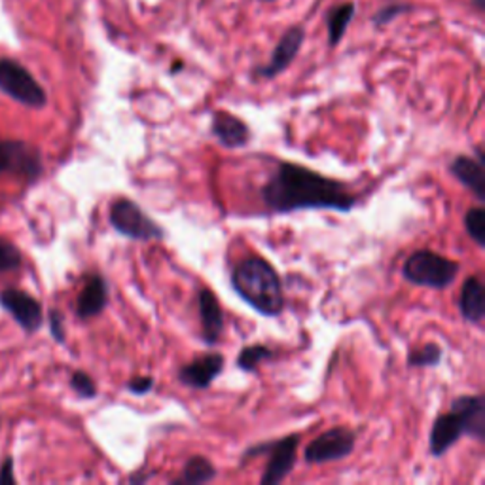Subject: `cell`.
Returning a JSON list of instances; mask_svg holds the SVG:
<instances>
[{
    "mask_svg": "<svg viewBox=\"0 0 485 485\" xmlns=\"http://www.w3.org/2000/svg\"><path fill=\"white\" fill-rule=\"evenodd\" d=\"M260 193L267 211L275 214L305 209L349 212L356 205V195L344 183L298 164H281Z\"/></svg>",
    "mask_w": 485,
    "mask_h": 485,
    "instance_id": "1",
    "label": "cell"
},
{
    "mask_svg": "<svg viewBox=\"0 0 485 485\" xmlns=\"http://www.w3.org/2000/svg\"><path fill=\"white\" fill-rule=\"evenodd\" d=\"M231 289L250 308L264 317L275 319L284 311V291L277 269L262 256L239 262L231 274Z\"/></svg>",
    "mask_w": 485,
    "mask_h": 485,
    "instance_id": "2",
    "label": "cell"
},
{
    "mask_svg": "<svg viewBox=\"0 0 485 485\" xmlns=\"http://www.w3.org/2000/svg\"><path fill=\"white\" fill-rule=\"evenodd\" d=\"M459 269L461 265L457 262L423 248L416 250V253H411L406 258L402 265V275L408 283L416 286L444 291L455 283Z\"/></svg>",
    "mask_w": 485,
    "mask_h": 485,
    "instance_id": "3",
    "label": "cell"
},
{
    "mask_svg": "<svg viewBox=\"0 0 485 485\" xmlns=\"http://www.w3.org/2000/svg\"><path fill=\"white\" fill-rule=\"evenodd\" d=\"M109 219L112 228L128 239L142 243L166 239V229L128 197H120L112 203Z\"/></svg>",
    "mask_w": 485,
    "mask_h": 485,
    "instance_id": "4",
    "label": "cell"
},
{
    "mask_svg": "<svg viewBox=\"0 0 485 485\" xmlns=\"http://www.w3.org/2000/svg\"><path fill=\"white\" fill-rule=\"evenodd\" d=\"M298 445H300V436L291 435L284 436L281 440L265 442L253 445L243 454V463L250 461L256 455H267V466L260 478L262 485H277L281 483L286 476H289L294 469L296 459H298Z\"/></svg>",
    "mask_w": 485,
    "mask_h": 485,
    "instance_id": "5",
    "label": "cell"
},
{
    "mask_svg": "<svg viewBox=\"0 0 485 485\" xmlns=\"http://www.w3.org/2000/svg\"><path fill=\"white\" fill-rule=\"evenodd\" d=\"M0 92L31 109H42L48 101L44 87L13 59H0Z\"/></svg>",
    "mask_w": 485,
    "mask_h": 485,
    "instance_id": "6",
    "label": "cell"
},
{
    "mask_svg": "<svg viewBox=\"0 0 485 485\" xmlns=\"http://www.w3.org/2000/svg\"><path fill=\"white\" fill-rule=\"evenodd\" d=\"M356 435L347 427H336L311 440L303 449V459L310 464L341 461L355 452Z\"/></svg>",
    "mask_w": 485,
    "mask_h": 485,
    "instance_id": "7",
    "label": "cell"
},
{
    "mask_svg": "<svg viewBox=\"0 0 485 485\" xmlns=\"http://www.w3.org/2000/svg\"><path fill=\"white\" fill-rule=\"evenodd\" d=\"M0 173L37 181L42 175V156L23 140H0Z\"/></svg>",
    "mask_w": 485,
    "mask_h": 485,
    "instance_id": "8",
    "label": "cell"
},
{
    "mask_svg": "<svg viewBox=\"0 0 485 485\" xmlns=\"http://www.w3.org/2000/svg\"><path fill=\"white\" fill-rule=\"evenodd\" d=\"M0 305H3V308L15 319L17 325H20L25 332L32 334L42 327V320H44L42 305L31 294L23 291L8 289L0 294Z\"/></svg>",
    "mask_w": 485,
    "mask_h": 485,
    "instance_id": "9",
    "label": "cell"
},
{
    "mask_svg": "<svg viewBox=\"0 0 485 485\" xmlns=\"http://www.w3.org/2000/svg\"><path fill=\"white\" fill-rule=\"evenodd\" d=\"M303 39H305V31L300 25L291 27L289 31H286L283 34V39L279 40V44L275 46L267 65L256 68V76L272 80V78H277L281 73H284V70L289 68L292 61L296 59L298 51L303 44Z\"/></svg>",
    "mask_w": 485,
    "mask_h": 485,
    "instance_id": "10",
    "label": "cell"
},
{
    "mask_svg": "<svg viewBox=\"0 0 485 485\" xmlns=\"http://www.w3.org/2000/svg\"><path fill=\"white\" fill-rule=\"evenodd\" d=\"M224 355L220 353L202 355L178 370V382L190 389H209L224 372Z\"/></svg>",
    "mask_w": 485,
    "mask_h": 485,
    "instance_id": "11",
    "label": "cell"
},
{
    "mask_svg": "<svg viewBox=\"0 0 485 485\" xmlns=\"http://www.w3.org/2000/svg\"><path fill=\"white\" fill-rule=\"evenodd\" d=\"M211 133L228 150L245 148L250 142V139H253L248 125L241 118L233 116L231 112H224V111L212 114Z\"/></svg>",
    "mask_w": 485,
    "mask_h": 485,
    "instance_id": "12",
    "label": "cell"
},
{
    "mask_svg": "<svg viewBox=\"0 0 485 485\" xmlns=\"http://www.w3.org/2000/svg\"><path fill=\"white\" fill-rule=\"evenodd\" d=\"M461 436H464V425L459 413L454 409L449 413H440L433 423V428H430V455L444 457L461 440Z\"/></svg>",
    "mask_w": 485,
    "mask_h": 485,
    "instance_id": "13",
    "label": "cell"
},
{
    "mask_svg": "<svg viewBox=\"0 0 485 485\" xmlns=\"http://www.w3.org/2000/svg\"><path fill=\"white\" fill-rule=\"evenodd\" d=\"M449 173H452L464 188H469L476 195V200L485 202V157L480 147L476 148V157L457 156L452 164H449Z\"/></svg>",
    "mask_w": 485,
    "mask_h": 485,
    "instance_id": "14",
    "label": "cell"
},
{
    "mask_svg": "<svg viewBox=\"0 0 485 485\" xmlns=\"http://www.w3.org/2000/svg\"><path fill=\"white\" fill-rule=\"evenodd\" d=\"M197 310H200L202 319V339L209 347L217 346L224 334V311L217 294L209 289H202L197 292Z\"/></svg>",
    "mask_w": 485,
    "mask_h": 485,
    "instance_id": "15",
    "label": "cell"
},
{
    "mask_svg": "<svg viewBox=\"0 0 485 485\" xmlns=\"http://www.w3.org/2000/svg\"><path fill=\"white\" fill-rule=\"evenodd\" d=\"M452 409L459 413L464 425V435L478 442L485 440V397L483 394H463L455 399Z\"/></svg>",
    "mask_w": 485,
    "mask_h": 485,
    "instance_id": "16",
    "label": "cell"
},
{
    "mask_svg": "<svg viewBox=\"0 0 485 485\" xmlns=\"http://www.w3.org/2000/svg\"><path fill=\"white\" fill-rule=\"evenodd\" d=\"M106 303H109V284L101 275H94L89 277L76 300V315L82 320L94 319L106 310Z\"/></svg>",
    "mask_w": 485,
    "mask_h": 485,
    "instance_id": "17",
    "label": "cell"
},
{
    "mask_svg": "<svg viewBox=\"0 0 485 485\" xmlns=\"http://www.w3.org/2000/svg\"><path fill=\"white\" fill-rule=\"evenodd\" d=\"M459 310L464 320L472 325H481L485 317V300H483V284L480 277H469L463 284Z\"/></svg>",
    "mask_w": 485,
    "mask_h": 485,
    "instance_id": "18",
    "label": "cell"
},
{
    "mask_svg": "<svg viewBox=\"0 0 485 485\" xmlns=\"http://www.w3.org/2000/svg\"><path fill=\"white\" fill-rule=\"evenodd\" d=\"M217 478V469L214 464L203 457V455H193L186 461L183 474L175 478L171 483L173 485H202L209 483Z\"/></svg>",
    "mask_w": 485,
    "mask_h": 485,
    "instance_id": "19",
    "label": "cell"
},
{
    "mask_svg": "<svg viewBox=\"0 0 485 485\" xmlns=\"http://www.w3.org/2000/svg\"><path fill=\"white\" fill-rule=\"evenodd\" d=\"M355 17V4L346 3L332 8L327 15V27H328V44L334 48L344 39V34Z\"/></svg>",
    "mask_w": 485,
    "mask_h": 485,
    "instance_id": "20",
    "label": "cell"
},
{
    "mask_svg": "<svg viewBox=\"0 0 485 485\" xmlns=\"http://www.w3.org/2000/svg\"><path fill=\"white\" fill-rule=\"evenodd\" d=\"M269 358H274V351L269 349L267 346H262V344H255V346H247L239 351L238 355V368L247 372V373H253L258 370V366L264 363V361H269Z\"/></svg>",
    "mask_w": 485,
    "mask_h": 485,
    "instance_id": "21",
    "label": "cell"
},
{
    "mask_svg": "<svg viewBox=\"0 0 485 485\" xmlns=\"http://www.w3.org/2000/svg\"><path fill=\"white\" fill-rule=\"evenodd\" d=\"M442 347L438 344H427L419 349H413L408 355L409 368H435L442 361Z\"/></svg>",
    "mask_w": 485,
    "mask_h": 485,
    "instance_id": "22",
    "label": "cell"
},
{
    "mask_svg": "<svg viewBox=\"0 0 485 485\" xmlns=\"http://www.w3.org/2000/svg\"><path fill=\"white\" fill-rule=\"evenodd\" d=\"M464 228L478 247H485V209L472 207L464 214Z\"/></svg>",
    "mask_w": 485,
    "mask_h": 485,
    "instance_id": "23",
    "label": "cell"
},
{
    "mask_svg": "<svg viewBox=\"0 0 485 485\" xmlns=\"http://www.w3.org/2000/svg\"><path fill=\"white\" fill-rule=\"evenodd\" d=\"M23 256L13 243L0 239V274L3 272H12V269H17L22 265Z\"/></svg>",
    "mask_w": 485,
    "mask_h": 485,
    "instance_id": "24",
    "label": "cell"
},
{
    "mask_svg": "<svg viewBox=\"0 0 485 485\" xmlns=\"http://www.w3.org/2000/svg\"><path fill=\"white\" fill-rule=\"evenodd\" d=\"M70 387L78 394L80 399H95L97 397V385L92 380V375L78 370L70 377Z\"/></svg>",
    "mask_w": 485,
    "mask_h": 485,
    "instance_id": "25",
    "label": "cell"
},
{
    "mask_svg": "<svg viewBox=\"0 0 485 485\" xmlns=\"http://www.w3.org/2000/svg\"><path fill=\"white\" fill-rule=\"evenodd\" d=\"M408 10H409L408 4H391L387 8H382L380 12L373 15V23L375 25H387V23H391L394 20V17H399L400 13H404Z\"/></svg>",
    "mask_w": 485,
    "mask_h": 485,
    "instance_id": "26",
    "label": "cell"
},
{
    "mask_svg": "<svg viewBox=\"0 0 485 485\" xmlns=\"http://www.w3.org/2000/svg\"><path fill=\"white\" fill-rule=\"evenodd\" d=\"M48 320H49V330H51L53 339H56L58 344H65V319L61 311L51 310L48 315Z\"/></svg>",
    "mask_w": 485,
    "mask_h": 485,
    "instance_id": "27",
    "label": "cell"
},
{
    "mask_svg": "<svg viewBox=\"0 0 485 485\" xmlns=\"http://www.w3.org/2000/svg\"><path fill=\"white\" fill-rule=\"evenodd\" d=\"M152 389H154V380L148 375L147 377H133V380H130V383H128V391L133 394H139V397H142V394H148Z\"/></svg>",
    "mask_w": 485,
    "mask_h": 485,
    "instance_id": "28",
    "label": "cell"
},
{
    "mask_svg": "<svg viewBox=\"0 0 485 485\" xmlns=\"http://www.w3.org/2000/svg\"><path fill=\"white\" fill-rule=\"evenodd\" d=\"M12 485L15 483V478H13V461L8 459L4 464H3V469H0V485Z\"/></svg>",
    "mask_w": 485,
    "mask_h": 485,
    "instance_id": "29",
    "label": "cell"
},
{
    "mask_svg": "<svg viewBox=\"0 0 485 485\" xmlns=\"http://www.w3.org/2000/svg\"><path fill=\"white\" fill-rule=\"evenodd\" d=\"M152 478V474H142V471H137L135 474L130 476V483L139 485V483H147Z\"/></svg>",
    "mask_w": 485,
    "mask_h": 485,
    "instance_id": "30",
    "label": "cell"
},
{
    "mask_svg": "<svg viewBox=\"0 0 485 485\" xmlns=\"http://www.w3.org/2000/svg\"><path fill=\"white\" fill-rule=\"evenodd\" d=\"M472 4H474L478 10H483V8H485V0H472Z\"/></svg>",
    "mask_w": 485,
    "mask_h": 485,
    "instance_id": "31",
    "label": "cell"
},
{
    "mask_svg": "<svg viewBox=\"0 0 485 485\" xmlns=\"http://www.w3.org/2000/svg\"><path fill=\"white\" fill-rule=\"evenodd\" d=\"M181 68H183V63H175L173 68H171V73L175 75V73H178V70H181Z\"/></svg>",
    "mask_w": 485,
    "mask_h": 485,
    "instance_id": "32",
    "label": "cell"
},
{
    "mask_svg": "<svg viewBox=\"0 0 485 485\" xmlns=\"http://www.w3.org/2000/svg\"><path fill=\"white\" fill-rule=\"evenodd\" d=\"M267 3H272V0H267Z\"/></svg>",
    "mask_w": 485,
    "mask_h": 485,
    "instance_id": "33",
    "label": "cell"
}]
</instances>
